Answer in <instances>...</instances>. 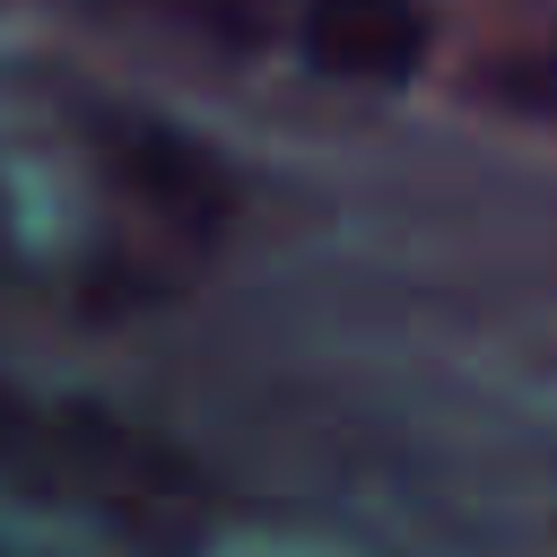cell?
<instances>
[{"label":"cell","mask_w":557,"mask_h":557,"mask_svg":"<svg viewBox=\"0 0 557 557\" xmlns=\"http://www.w3.org/2000/svg\"><path fill=\"white\" fill-rule=\"evenodd\" d=\"M0 470L35 496H61V505H87L96 522H113L139 557H191L200 548V513H209V487L200 470L104 418V409H78V400H26L0 383Z\"/></svg>","instance_id":"6da1fadb"},{"label":"cell","mask_w":557,"mask_h":557,"mask_svg":"<svg viewBox=\"0 0 557 557\" xmlns=\"http://www.w3.org/2000/svg\"><path fill=\"white\" fill-rule=\"evenodd\" d=\"M78 139L96 148V174L183 252H209L235 218V174L218 148L148 122V113H104V104H78Z\"/></svg>","instance_id":"7a4b0ae2"},{"label":"cell","mask_w":557,"mask_h":557,"mask_svg":"<svg viewBox=\"0 0 557 557\" xmlns=\"http://www.w3.org/2000/svg\"><path fill=\"white\" fill-rule=\"evenodd\" d=\"M296 44L322 78L357 87H400L426 61V0H305Z\"/></svg>","instance_id":"3957f363"},{"label":"cell","mask_w":557,"mask_h":557,"mask_svg":"<svg viewBox=\"0 0 557 557\" xmlns=\"http://www.w3.org/2000/svg\"><path fill=\"white\" fill-rule=\"evenodd\" d=\"M87 9H113V17H148V26H174L209 52H261L287 17V0H87Z\"/></svg>","instance_id":"277c9868"},{"label":"cell","mask_w":557,"mask_h":557,"mask_svg":"<svg viewBox=\"0 0 557 557\" xmlns=\"http://www.w3.org/2000/svg\"><path fill=\"white\" fill-rule=\"evenodd\" d=\"M470 87L496 104V113H531V122H557V26H531L496 52L470 61Z\"/></svg>","instance_id":"5b68a950"}]
</instances>
